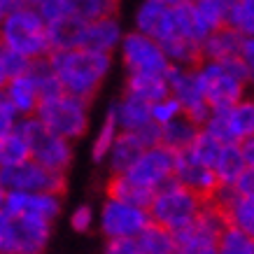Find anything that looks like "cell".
Listing matches in <instances>:
<instances>
[{
  "mask_svg": "<svg viewBox=\"0 0 254 254\" xmlns=\"http://www.w3.org/2000/svg\"><path fill=\"white\" fill-rule=\"evenodd\" d=\"M203 212V203L196 193H191L189 189H177L173 193H166V196H156L152 208H149V219L152 224L161 226L170 233L185 231L187 226H191L198 215Z\"/></svg>",
  "mask_w": 254,
  "mask_h": 254,
  "instance_id": "52a82bcc",
  "label": "cell"
},
{
  "mask_svg": "<svg viewBox=\"0 0 254 254\" xmlns=\"http://www.w3.org/2000/svg\"><path fill=\"white\" fill-rule=\"evenodd\" d=\"M217 254H254V240H250L245 233L236 231V229H229L222 236Z\"/></svg>",
  "mask_w": 254,
  "mask_h": 254,
  "instance_id": "d6a6232c",
  "label": "cell"
},
{
  "mask_svg": "<svg viewBox=\"0 0 254 254\" xmlns=\"http://www.w3.org/2000/svg\"><path fill=\"white\" fill-rule=\"evenodd\" d=\"M222 149H224L222 142H219L212 133H208L205 128H203L189 152H191L193 159H196L198 163H203V166H208V168L215 170L217 161H219V156H222Z\"/></svg>",
  "mask_w": 254,
  "mask_h": 254,
  "instance_id": "83f0119b",
  "label": "cell"
},
{
  "mask_svg": "<svg viewBox=\"0 0 254 254\" xmlns=\"http://www.w3.org/2000/svg\"><path fill=\"white\" fill-rule=\"evenodd\" d=\"M175 175H177V180L182 182L185 189H189L191 193L198 196L203 205L212 203L217 191L222 189V182H219V177H217L215 170L196 161L189 149H187V152H180V156H177Z\"/></svg>",
  "mask_w": 254,
  "mask_h": 254,
  "instance_id": "8fae6325",
  "label": "cell"
},
{
  "mask_svg": "<svg viewBox=\"0 0 254 254\" xmlns=\"http://www.w3.org/2000/svg\"><path fill=\"white\" fill-rule=\"evenodd\" d=\"M31 161V149L28 142L23 140V135L19 131H14L12 135L0 142V163L2 166H19V163Z\"/></svg>",
  "mask_w": 254,
  "mask_h": 254,
  "instance_id": "f1b7e54d",
  "label": "cell"
},
{
  "mask_svg": "<svg viewBox=\"0 0 254 254\" xmlns=\"http://www.w3.org/2000/svg\"><path fill=\"white\" fill-rule=\"evenodd\" d=\"M243 45H245V38L238 31L224 26V28L215 31L212 35H208V40L203 42V54H205V61L208 63L238 59L243 54Z\"/></svg>",
  "mask_w": 254,
  "mask_h": 254,
  "instance_id": "2e32d148",
  "label": "cell"
},
{
  "mask_svg": "<svg viewBox=\"0 0 254 254\" xmlns=\"http://www.w3.org/2000/svg\"><path fill=\"white\" fill-rule=\"evenodd\" d=\"M240 152H243V159H245L247 168H254V138H247L240 142Z\"/></svg>",
  "mask_w": 254,
  "mask_h": 254,
  "instance_id": "ab89813d",
  "label": "cell"
},
{
  "mask_svg": "<svg viewBox=\"0 0 254 254\" xmlns=\"http://www.w3.org/2000/svg\"><path fill=\"white\" fill-rule=\"evenodd\" d=\"M2 212H7V215H35L52 222L61 212V198L7 191V200H5V210Z\"/></svg>",
  "mask_w": 254,
  "mask_h": 254,
  "instance_id": "5bb4252c",
  "label": "cell"
},
{
  "mask_svg": "<svg viewBox=\"0 0 254 254\" xmlns=\"http://www.w3.org/2000/svg\"><path fill=\"white\" fill-rule=\"evenodd\" d=\"M0 168H2V163H0Z\"/></svg>",
  "mask_w": 254,
  "mask_h": 254,
  "instance_id": "bcb514c9",
  "label": "cell"
},
{
  "mask_svg": "<svg viewBox=\"0 0 254 254\" xmlns=\"http://www.w3.org/2000/svg\"><path fill=\"white\" fill-rule=\"evenodd\" d=\"M175 254H187V252H175Z\"/></svg>",
  "mask_w": 254,
  "mask_h": 254,
  "instance_id": "f6af8a7d",
  "label": "cell"
},
{
  "mask_svg": "<svg viewBox=\"0 0 254 254\" xmlns=\"http://www.w3.org/2000/svg\"><path fill=\"white\" fill-rule=\"evenodd\" d=\"M91 208L89 205H79L75 212H72V217H70V224H72V229L77 233H86L89 229H91Z\"/></svg>",
  "mask_w": 254,
  "mask_h": 254,
  "instance_id": "74e56055",
  "label": "cell"
},
{
  "mask_svg": "<svg viewBox=\"0 0 254 254\" xmlns=\"http://www.w3.org/2000/svg\"><path fill=\"white\" fill-rule=\"evenodd\" d=\"M0 47H2V31H0Z\"/></svg>",
  "mask_w": 254,
  "mask_h": 254,
  "instance_id": "ee69618b",
  "label": "cell"
},
{
  "mask_svg": "<svg viewBox=\"0 0 254 254\" xmlns=\"http://www.w3.org/2000/svg\"><path fill=\"white\" fill-rule=\"evenodd\" d=\"M122 12V2L117 0H84V2H75V14L84 19L86 23L100 21V19H117Z\"/></svg>",
  "mask_w": 254,
  "mask_h": 254,
  "instance_id": "4316f807",
  "label": "cell"
},
{
  "mask_svg": "<svg viewBox=\"0 0 254 254\" xmlns=\"http://www.w3.org/2000/svg\"><path fill=\"white\" fill-rule=\"evenodd\" d=\"M5 200H7V191H5V187L0 185V212L5 210Z\"/></svg>",
  "mask_w": 254,
  "mask_h": 254,
  "instance_id": "7bdbcfd3",
  "label": "cell"
},
{
  "mask_svg": "<svg viewBox=\"0 0 254 254\" xmlns=\"http://www.w3.org/2000/svg\"><path fill=\"white\" fill-rule=\"evenodd\" d=\"M105 193H108L110 200H117V203H124V205H131V208H138L142 212H149L152 203H154V193L147 187H140L135 182H131L126 175H112L105 185Z\"/></svg>",
  "mask_w": 254,
  "mask_h": 254,
  "instance_id": "9a60e30c",
  "label": "cell"
},
{
  "mask_svg": "<svg viewBox=\"0 0 254 254\" xmlns=\"http://www.w3.org/2000/svg\"><path fill=\"white\" fill-rule=\"evenodd\" d=\"M177 152L168 149V147H156V149H149L142 154L135 166L128 170V180L135 182L140 187H147V189H152L156 182H161L163 177L168 175H175L177 170Z\"/></svg>",
  "mask_w": 254,
  "mask_h": 254,
  "instance_id": "7c38bea8",
  "label": "cell"
},
{
  "mask_svg": "<svg viewBox=\"0 0 254 254\" xmlns=\"http://www.w3.org/2000/svg\"><path fill=\"white\" fill-rule=\"evenodd\" d=\"M2 47H9L19 52L26 59H45L52 56V42H49V33H47V23L42 16L33 9L31 2H23V7L2 21Z\"/></svg>",
  "mask_w": 254,
  "mask_h": 254,
  "instance_id": "7a4b0ae2",
  "label": "cell"
},
{
  "mask_svg": "<svg viewBox=\"0 0 254 254\" xmlns=\"http://www.w3.org/2000/svg\"><path fill=\"white\" fill-rule=\"evenodd\" d=\"M112 108H115V115H117V124L124 128V133H135L145 124L152 122V108L154 105L126 93L122 100H117Z\"/></svg>",
  "mask_w": 254,
  "mask_h": 254,
  "instance_id": "e0dca14e",
  "label": "cell"
},
{
  "mask_svg": "<svg viewBox=\"0 0 254 254\" xmlns=\"http://www.w3.org/2000/svg\"><path fill=\"white\" fill-rule=\"evenodd\" d=\"M247 170V163L243 159V152H240V145H224L222 156L215 166V173L219 177V182L224 187H236L238 177Z\"/></svg>",
  "mask_w": 254,
  "mask_h": 254,
  "instance_id": "603a6c76",
  "label": "cell"
},
{
  "mask_svg": "<svg viewBox=\"0 0 254 254\" xmlns=\"http://www.w3.org/2000/svg\"><path fill=\"white\" fill-rule=\"evenodd\" d=\"M86 31H89V23L77 14H68L54 23H47V33H49V42L54 52L84 49Z\"/></svg>",
  "mask_w": 254,
  "mask_h": 254,
  "instance_id": "4fadbf2b",
  "label": "cell"
},
{
  "mask_svg": "<svg viewBox=\"0 0 254 254\" xmlns=\"http://www.w3.org/2000/svg\"><path fill=\"white\" fill-rule=\"evenodd\" d=\"M229 124L238 145L247 138H254V98H245L243 103L233 105L229 110Z\"/></svg>",
  "mask_w": 254,
  "mask_h": 254,
  "instance_id": "484cf974",
  "label": "cell"
},
{
  "mask_svg": "<svg viewBox=\"0 0 254 254\" xmlns=\"http://www.w3.org/2000/svg\"><path fill=\"white\" fill-rule=\"evenodd\" d=\"M200 131H203L200 126H196L189 117L182 115V117H177V119H173L170 124H166V126H163L161 145L180 154V152L191 149V145L196 142V138H198Z\"/></svg>",
  "mask_w": 254,
  "mask_h": 254,
  "instance_id": "d6986e66",
  "label": "cell"
},
{
  "mask_svg": "<svg viewBox=\"0 0 254 254\" xmlns=\"http://www.w3.org/2000/svg\"><path fill=\"white\" fill-rule=\"evenodd\" d=\"M226 215V222L231 229L245 233L250 240H254V198H238L233 200L226 210H222Z\"/></svg>",
  "mask_w": 254,
  "mask_h": 254,
  "instance_id": "d4e9b609",
  "label": "cell"
},
{
  "mask_svg": "<svg viewBox=\"0 0 254 254\" xmlns=\"http://www.w3.org/2000/svg\"><path fill=\"white\" fill-rule=\"evenodd\" d=\"M152 224L149 215L138 208L124 205L117 200H105L103 215H100V231L110 238H138Z\"/></svg>",
  "mask_w": 254,
  "mask_h": 254,
  "instance_id": "30bf717a",
  "label": "cell"
},
{
  "mask_svg": "<svg viewBox=\"0 0 254 254\" xmlns=\"http://www.w3.org/2000/svg\"><path fill=\"white\" fill-rule=\"evenodd\" d=\"M166 9H168V2H163V0H149V2H142V5H140V9H138V14H135V26H138V33H142V35H149V38H152Z\"/></svg>",
  "mask_w": 254,
  "mask_h": 254,
  "instance_id": "f546056e",
  "label": "cell"
},
{
  "mask_svg": "<svg viewBox=\"0 0 254 254\" xmlns=\"http://www.w3.org/2000/svg\"><path fill=\"white\" fill-rule=\"evenodd\" d=\"M0 59L5 63V72H7V79L14 82V79L28 75V68H31V59L21 56L19 52L9 49V47H0Z\"/></svg>",
  "mask_w": 254,
  "mask_h": 254,
  "instance_id": "836d02e7",
  "label": "cell"
},
{
  "mask_svg": "<svg viewBox=\"0 0 254 254\" xmlns=\"http://www.w3.org/2000/svg\"><path fill=\"white\" fill-rule=\"evenodd\" d=\"M14 112H16V110L9 105V100H2V103H0V142L16 131Z\"/></svg>",
  "mask_w": 254,
  "mask_h": 254,
  "instance_id": "8d00e7d4",
  "label": "cell"
},
{
  "mask_svg": "<svg viewBox=\"0 0 254 254\" xmlns=\"http://www.w3.org/2000/svg\"><path fill=\"white\" fill-rule=\"evenodd\" d=\"M138 245H140V254H175L177 245L173 233L156 226V224H149L145 231L138 236Z\"/></svg>",
  "mask_w": 254,
  "mask_h": 254,
  "instance_id": "cb8c5ba5",
  "label": "cell"
},
{
  "mask_svg": "<svg viewBox=\"0 0 254 254\" xmlns=\"http://www.w3.org/2000/svg\"><path fill=\"white\" fill-rule=\"evenodd\" d=\"M198 77L203 84L205 100L212 110H231L233 105L245 100L247 82L231 75L222 63H205L198 70Z\"/></svg>",
  "mask_w": 254,
  "mask_h": 254,
  "instance_id": "9c48e42d",
  "label": "cell"
},
{
  "mask_svg": "<svg viewBox=\"0 0 254 254\" xmlns=\"http://www.w3.org/2000/svg\"><path fill=\"white\" fill-rule=\"evenodd\" d=\"M185 115V110H182V105H180V100L177 98H166L163 103H156L154 108H152V119H154L156 124H161V126H166V124H170L173 119H177V117Z\"/></svg>",
  "mask_w": 254,
  "mask_h": 254,
  "instance_id": "e575fe53",
  "label": "cell"
},
{
  "mask_svg": "<svg viewBox=\"0 0 254 254\" xmlns=\"http://www.w3.org/2000/svg\"><path fill=\"white\" fill-rule=\"evenodd\" d=\"M19 7H23V2H5V0H0V21H5L12 12H16Z\"/></svg>",
  "mask_w": 254,
  "mask_h": 254,
  "instance_id": "60d3db41",
  "label": "cell"
},
{
  "mask_svg": "<svg viewBox=\"0 0 254 254\" xmlns=\"http://www.w3.org/2000/svg\"><path fill=\"white\" fill-rule=\"evenodd\" d=\"M86 110H89V105L82 103L79 98L63 96L59 100L40 103L35 117L52 133H56L59 138L79 140V138H84L86 128H89V115H86Z\"/></svg>",
  "mask_w": 254,
  "mask_h": 254,
  "instance_id": "8992f818",
  "label": "cell"
},
{
  "mask_svg": "<svg viewBox=\"0 0 254 254\" xmlns=\"http://www.w3.org/2000/svg\"><path fill=\"white\" fill-rule=\"evenodd\" d=\"M7 100L9 105L16 110V112H21V115H38V108H40V91H38V84L33 82L28 75H23V77L14 79V82H9L7 84Z\"/></svg>",
  "mask_w": 254,
  "mask_h": 254,
  "instance_id": "44dd1931",
  "label": "cell"
},
{
  "mask_svg": "<svg viewBox=\"0 0 254 254\" xmlns=\"http://www.w3.org/2000/svg\"><path fill=\"white\" fill-rule=\"evenodd\" d=\"M124 65L131 75H147V77H168L173 63L168 61L161 45L142 33H128L122 40Z\"/></svg>",
  "mask_w": 254,
  "mask_h": 254,
  "instance_id": "ba28073f",
  "label": "cell"
},
{
  "mask_svg": "<svg viewBox=\"0 0 254 254\" xmlns=\"http://www.w3.org/2000/svg\"><path fill=\"white\" fill-rule=\"evenodd\" d=\"M7 84H9V79H7V72H5V63L0 59V91H5Z\"/></svg>",
  "mask_w": 254,
  "mask_h": 254,
  "instance_id": "b9f144b4",
  "label": "cell"
},
{
  "mask_svg": "<svg viewBox=\"0 0 254 254\" xmlns=\"http://www.w3.org/2000/svg\"><path fill=\"white\" fill-rule=\"evenodd\" d=\"M122 38L119 31V19H100V21L89 23L84 40V49L98 52V54H110Z\"/></svg>",
  "mask_w": 254,
  "mask_h": 254,
  "instance_id": "ffe728a7",
  "label": "cell"
},
{
  "mask_svg": "<svg viewBox=\"0 0 254 254\" xmlns=\"http://www.w3.org/2000/svg\"><path fill=\"white\" fill-rule=\"evenodd\" d=\"M103 254H140L138 238H110Z\"/></svg>",
  "mask_w": 254,
  "mask_h": 254,
  "instance_id": "d590c367",
  "label": "cell"
},
{
  "mask_svg": "<svg viewBox=\"0 0 254 254\" xmlns=\"http://www.w3.org/2000/svg\"><path fill=\"white\" fill-rule=\"evenodd\" d=\"M31 5L42 16L45 23H54L63 16L75 14V2H68V0H40V2H31Z\"/></svg>",
  "mask_w": 254,
  "mask_h": 254,
  "instance_id": "1f68e13d",
  "label": "cell"
},
{
  "mask_svg": "<svg viewBox=\"0 0 254 254\" xmlns=\"http://www.w3.org/2000/svg\"><path fill=\"white\" fill-rule=\"evenodd\" d=\"M49 236H52V222L45 217L0 212L2 254H45Z\"/></svg>",
  "mask_w": 254,
  "mask_h": 254,
  "instance_id": "3957f363",
  "label": "cell"
},
{
  "mask_svg": "<svg viewBox=\"0 0 254 254\" xmlns=\"http://www.w3.org/2000/svg\"><path fill=\"white\" fill-rule=\"evenodd\" d=\"M16 131L21 133L23 140L28 142L33 161H38L40 166H45L52 173H61V175L68 173L70 163H72V149H70L68 140L52 133L38 117L35 119L31 117V119L21 122L16 126Z\"/></svg>",
  "mask_w": 254,
  "mask_h": 254,
  "instance_id": "5b68a950",
  "label": "cell"
},
{
  "mask_svg": "<svg viewBox=\"0 0 254 254\" xmlns=\"http://www.w3.org/2000/svg\"><path fill=\"white\" fill-rule=\"evenodd\" d=\"M0 185L5 187V191L54 196V198H63L68 191L65 175L52 173L33 159L26 163H19V166H2L0 168Z\"/></svg>",
  "mask_w": 254,
  "mask_h": 254,
  "instance_id": "277c9868",
  "label": "cell"
},
{
  "mask_svg": "<svg viewBox=\"0 0 254 254\" xmlns=\"http://www.w3.org/2000/svg\"><path fill=\"white\" fill-rule=\"evenodd\" d=\"M49 61L56 77L61 79L65 96L79 98L86 105H91L96 100L103 79L110 70V54H98L89 49L52 52Z\"/></svg>",
  "mask_w": 254,
  "mask_h": 254,
  "instance_id": "6da1fadb",
  "label": "cell"
},
{
  "mask_svg": "<svg viewBox=\"0 0 254 254\" xmlns=\"http://www.w3.org/2000/svg\"><path fill=\"white\" fill-rule=\"evenodd\" d=\"M126 93L142 98L147 103H163L166 98H170V84L168 79L163 77H147V75H128L126 77Z\"/></svg>",
  "mask_w": 254,
  "mask_h": 254,
  "instance_id": "7402d4cb",
  "label": "cell"
},
{
  "mask_svg": "<svg viewBox=\"0 0 254 254\" xmlns=\"http://www.w3.org/2000/svg\"><path fill=\"white\" fill-rule=\"evenodd\" d=\"M236 191L243 198H254V168H247L236 182Z\"/></svg>",
  "mask_w": 254,
  "mask_h": 254,
  "instance_id": "f35d334b",
  "label": "cell"
},
{
  "mask_svg": "<svg viewBox=\"0 0 254 254\" xmlns=\"http://www.w3.org/2000/svg\"><path fill=\"white\" fill-rule=\"evenodd\" d=\"M117 115H115V108H110L108 117H105V124H103V128H100L98 138H96V142H93V149H91V156L93 161L100 163L105 156H108V152L115 147V140H117Z\"/></svg>",
  "mask_w": 254,
  "mask_h": 254,
  "instance_id": "4dcf8cb0",
  "label": "cell"
},
{
  "mask_svg": "<svg viewBox=\"0 0 254 254\" xmlns=\"http://www.w3.org/2000/svg\"><path fill=\"white\" fill-rule=\"evenodd\" d=\"M145 147L138 142L133 133H119L115 140V147L110 152V170L112 175H128V170L142 159Z\"/></svg>",
  "mask_w": 254,
  "mask_h": 254,
  "instance_id": "ac0fdd59",
  "label": "cell"
}]
</instances>
